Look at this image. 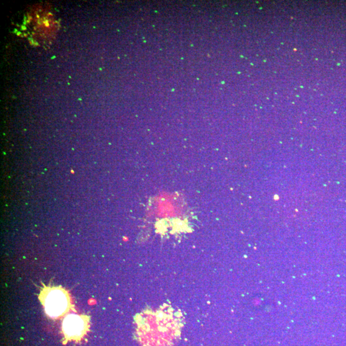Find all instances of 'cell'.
I'll return each mask as SVG.
<instances>
[{"instance_id": "1", "label": "cell", "mask_w": 346, "mask_h": 346, "mask_svg": "<svg viewBox=\"0 0 346 346\" xmlns=\"http://www.w3.org/2000/svg\"><path fill=\"white\" fill-rule=\"evenodd\" d=\"M137 333L143 346H173L180 337L182 317L171 306L143 312L136 318Z\"/></svg>"}, {"instance_id": "2", "label": "cell", "mask_w": 346, "mask_h": 346, "mask_svg": "<svg viewBox=\"0 0 346 346\" xmlns=\"http://www.w3.org/2000/svg\"><path fill=\"white\" fill-rule=\"evenodd\" d=\"M39 299L46 314L53 319L66 316L73 307L68 292L62 286H45L41 290Z\"/></svg>"}, {"instance_id": "3", "label": "cell", "mask_w": 346, "mask_h": 346, "mask_svg": "<svg viewBox=\"0 0 346 346\" xmlns=\"http://www.w3.org/2000/svg\"><path fill=\"white\" fill-rule=\"evenodd\" d=\"M89 326V317L85 315L69 314L63 323L64 338L66 340L79 341L86 335Z\"/></svg>"}]
</instances>
